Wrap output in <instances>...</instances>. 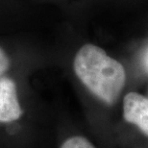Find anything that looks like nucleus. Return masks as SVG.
<instances>
[{"instance_id": "nucleus-3", "label": "nucleus", "mask_w": 148, "mask_h": 148, "mask_svg": "<svg viewBox=\"0 0 148 148\" xmlns=\"http://www.w3.org/2000/svg\"><path fill=\"white\" fill-rule=\"evenodd\" d=\"M123 115L126 121L135 124L148 136V98L137 92L126 94L123 101Z\"/></svg>"}, {"instance_id": "nucleus-1", "label": "nucleus", "mask_w": 148, "mask_h": 148, "mask_svg": "<svg viewBox=\"0 0 148 148\" xmlns=\"http://www.w3.org/2000/svg\"><path fill=\"white\" fill-rule=\"evenodd\" d=\"M73 69L83 85L107 105L114 104L125 86L123 66L95 44H85L78 50Z\"/></svg>"}, {"instance_id": "nucleus-6", "label": "nucleus", "mask_w": 148, "mask_h": 148, "mask_svg": "<svg viewBox=\"0 0 148 148\" xmlns=\"http://www.w3.org/2000/svg\"><path fill=\"white\" fill-rule=\"evenodd\" d=\"M144 66H145V69L147 70V72H148V49H147V51L145 53V56H144Z\"/></svg>"}, {"instance_id": "nucleus-5", "label": "nucleus", "mask_w": 148, "mask_h": 148, "mask_svg": "<svg viewBox=\"0 0 148 148\" xmlns=\"http://www.w3.org/2000/svg\"><path fill=\"white\" fill-rule=\"evenodd\" d=\"M11 66V61L6 51L0 46V78L5 76V73L8 71Z\"/></svg>"}, {"instance_id": "nucleus-2", "label": "nucleus", "mask_w": 148, "mask_h": 148, "mask_svg": "<svg viewBox=\"0 0 148 148\" xmlns=\"http://www.w3.org/2000/svg\"><path fill=\"white\" fill-rule=\"evenodd\" d=\"M22 114L16 82L10 77L3 76L0 78V122H14L20 119Z\"/></svg>"}, {"instance_id": "nucleus-4", "label": "nucleus", "mask_w": 148, "mask_h": 148, "mask_svg": "<svg viewBox=\"0 0 148 148\" xmlns=\"http://www.w3.org/2000/svg\"><path fill=\"white\" fill-rule=\"evenodd\" d=\"M60 148H95L88 138L81 136H74L64 140Z\"/></svg>"}]
</instances>
